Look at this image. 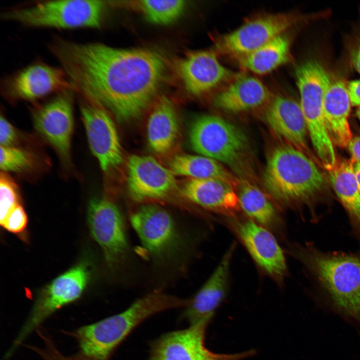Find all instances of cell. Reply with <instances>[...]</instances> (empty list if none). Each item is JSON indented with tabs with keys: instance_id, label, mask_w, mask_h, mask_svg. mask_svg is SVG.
Instances as JSON below:
<instances>
[{
	"instance_id": "1",
	"label": "cell",
	"mask_w": 360,
	"mask_h": 360,
	"mask_svg": "<svg viewBox=\"0 0 360 360\" xmlns=\"http://www.w3.org/2000/svg\"><path fill=\"white\" fill-rule=\"evenodd\" d=\"M49 49L81 98L121 121L140 116L152 102L167 72L164 58L146 48L124 49L56 37Z\"/></svg>"
},
{
	"instance_id": "2",
	"label": "cell",
	"mask_w": 360,
	"mask_h": 360,
	"mask_svg": "<svg viewBox=\"0 0 360 360\" xmlns=\"http://www.w3.org/2000/svg\"><path fill=\"white\" fill-rule=\"evenodd\" d=\"M288 251L312 280L317 300L360 330V250L324 252L307 242Z\"/></svg>"
},
{
	"instance_id": "3",
	"label": "cell",
	"mask_w": 360,
	"mask_h": 360,
	"mask_svg": "<svg viewBox=\"0 0 360 360\" xmlns=\"http://www.w3.org/2000/svg\"><path fill=\"white\" fill-rule=\"evenodd\" d=\"M189 302L161 292L148 294L124 312L78 329L75 336L81 354L90 360H108L118 346L145 320L164 310L186 306Z\"/></svg>"
},
{
	"instance_id": "4",
	"label": "cell",
	"mask_w": 360,
	"mask_h": 360,
	"mask_svg": "<svg viewBox=\"0 0 360 360\" xmlns=\"http://www.w3.org/2000/svg\"><path fill=\"white\" fill-rule=\"evenodd\" d=\"M263 177L269 194L287 205L308 202L326 186L314 162L290 144L278 146L270 152Z\"/></svg>"
},
{
	"instance_id": "5",
	"label": "cell",
	"mask_w": 360,
	"mask_h": 360,
	"mask_svg": "<svg viewBox=\"0 0 360 360\" xmlns=\"http://www.w3.org/2000/svg\"><path fill=\"white\" fill-rule=\"evenodd\" d=\"M106 8L102 0H46L9 8L2 17L32 28H98L102 24Z\"/></svg>"
},
{
	"instance_id": "6",
	"label": "cell",
	"mask_w": 360,
	"mask_h": 360,
	"mask_svg": "<svg viewBox=\"0 0 360 360\" xmlns=\"http://www.w3.org/2000/svg\"><path fill=\"white\" fill-rule=\"evenodd\" d=\"M189 138L198 154L226 164L238 174H249L248 139L238 127L215 115L196 118L191 126Z\"/></svg>"
},
{
	"instance_id": "7",
	"label": "cell",
	"mask_w": 360,
	"mask_h": 360,
	"mask_svg": "<svg viewBox=\"0 0 360 360\" xmlns=\"http://www.w3.org/2000/svg\"><path fill=\"white\" fill-rule=\"evenodd\" d=\"M130 220L152 259L158 264L175 260L184 241L174 218L163 208L145 204L134 211Z\"/></svg>"
},
{
	"instance_id": "8",
	"label": "cell",
	"mask_w": 360,
	"mask_h": 360,
	"mask_svg": "<svg viewBox=\"0 0 360 360\" xmlns=\"http://www.w3.org/2000/svg\"><path fill=\"white\" fill-rule=\"evenodd\" d=\"M90 278L88 264L82 262L58 276L42 288L6 356H10L54 312L78 299L85 290Z\"/></svg>"
},
{
	"instance_id": "9",
	"label": "cell",
	"mask_w": 360,
	"mask_h": 360,
	"mask_svg": "<svg viewBox=\"0 0 360 360\" xmlns=\"http://www.w3.org/2000/svg\"><path fill=\"white\" fill-rule=\"evenodd\" d=\"M88 226L100 247L111 270L124 268L130 258V246L122 214L116 204L106 198H96L88 210Z\"/></svg>"
},
{
	"instance_id": "10",
	"label": "cell",
	"mask_w": 360,
	"mask_h": 360,
	"mask_svg": "<svg viewBox=\"0 0 360 360\" xmlns=\"http://www.w3.org/2000/svg\"><path fill=\"white\" fill-rule=\"evenodd\" d=\"M212 317L190 324L185 329L166 333L152 344L146 360H242L253 356L254 350L234 354H218L205 345L207 327Z\"/></svg>"
},
{
	"instance_id": "11",
	"label": "cell",
	"mask_w": 360,
	"mask_h": 360,
	"mask_svg": "<svg viewBox=\"0 0 360 360\" xmlns=\"http://www.w3.org/2000/svg\"><path fill=\"white\" fill-rule=\"evenodd\" d=\"M299 102L312 142L320 145L329 140L326 126L323 102L325 93L332 80L319 61L306 60L296 69Z\"/></svg>"
},
{
	"instance_id": "12",
	"label": "cell",
	"mask_w": 360,
	"mask_h": 360,
	"mask_svg": "<svg viewBox=\"0 0 360 360\" xmlns=\"http://www.w3.org/2000/svg\"><path fill=\"white\" fill-rule=\"evenodd\" d=\"M126 170L128 192L134 200L144 204L176 200V176L154 158L132 154Z\"/></svg>"
},
{
	"instance_id": "13",
	"label": "cell",
	"mask_w": 360,
	"mask_h": 360,
	"mask_svg": "<svg viewBox=\"0 0 360 360\" xmlns=\"http://www.w3.org/2000/svg\"><path fill=\"white\" fill-rule=\"evenodd\" d=\"M300 18L292 13L261 16L247 21L218 38L216 46L221 54L235 58L248 54L284 34Z\"/></svg>"
},
{
	"instance_id": "14",
	"label": "cell",
	"mask_w": 360,
	"mask_h": 360,
	"mask_svg": "<svg viewBox=\"0 0 360 360\" xmlns=\"http://www.w3.org/2000/svg\"><path fill=\"white\" fill-rule=\"evenodd\" d=\"M224 221L260 270L282 285L288 267L284 252L272 232L249 218L236 216L226 217Z\"/></svg>"
},
{
	"instance_id": "15",
	"label": "cell",
	"mask_w": 360,
	"mask_h": 360,
	"mask_svg": "<svg viewBox=\"0 0 360 360\" xmlns=\"http://www.w3.org/2000/svg\"><path fill=\"white\" fill-rule=\"evenodd\" d=\"M73 90L58 94L33 112L34 128L56 150L65 166L71 164L74 130Z\"/></svg>"
},
{
	"instance_id": "16",
	"label": "cell",
	"mask_w": 360,
	"mask_h": 360,
	"mask_svg": "<svg viewBox=\"0 0 360 360\" xmlns=\"http://www.w3.org/2000/svg\"><path fill=\"white\" fill-rule=\"evenodd\" d=\"M68 90L74 89L62 68L40 61L8 76L1 84L4 96L10 102L34 101Z\"/></svg>"
},
{
	"instance_id": "17",
	"label": "cell",
	"mask_w": 360,
	"mask_h": 360,
	"mask_svg": "<svg viewBox=\"0 0 360 360\" xmlns=\"http://www.w3.org/2000/svg\"><path fill=\"white\" fill-rule=\"evenodd\" d=\"M80 113L92 152L102 170L109 174L123 162V154L114 123L102 107L81 98Z\"/></svg>"
},
{
	"instance_id": "18",
	"label": "cell",
	"mask_w": 360,
	"mask_h": 360,
	"mask_svg": "<svg viewBox=\"0 0 360 360\" xmlns=\"http://www.w3.org/2000/svg\"><path fill=\"white\" fill-rule=\"evenodd\" d=\"M176 68L186 90L196 96L212 90L231 75L216 54L209 50L188 53L178 61Z\"/></svg>"
},
{
	"instance_id": "19",
	"label": "cell",
	"mask_w": 360,
	"mask_h": 360,
	"mask_svg": "<svg viewBox=\"0 0 360 360\" xmlns=\"http://www.w3.org/2000/svg\"><path fill=\"white\" fill-rule=\"evenodd\" d=\"M236 249L232 243L218 264L194 296L190 299L183 316L190 324L208 317H213L225 300L230 285V264Z\"/></svg>"
},
{
	"instance_id": "20",
	"label": "cell",
	"mask_w": 360,
	"mask_h": 360,
	"mask_svg": "<svg viewBox=\"0 0 360 360\" xmlns=\"http://www.w3.org/2000/svg\"><path fill=\"white\" fill-rule=\"evenodd\" d=\"M266 104L264 118L272 130L301 151L306 150L308 132L300 104L290 97L276 96Z\"/></svg>"
},
{
	"instance_id": "21",
	"label": "cell",
	"mask_w": 360,
	"mask_h": 360,
	"mask_svg": "<svg viewBox=\"0 0 360 360\" xmlns=\"http://www.w3.org/2000/svg\"><path fill=\"white\" fill-rule=\"evenodd\" d=\"M233 187L219 178L189 179L183 184L180 193L189 202L226 217H234L240 206Z\"/></svg>"
},
{
	"instance_id": "22",
	"label": "cell",
	"mask_w": 360,
	"mask_h": 360,
	"mask_svg": "<svg viewBox=\"0 0 360 360\" xmlns=\"http://www.w3.org/2000/svg\"><path fill=\"white\" fill-rule=\"evenodd\" d=\"M350 104L344 82L340 79H332L324 99V118L332 142L342 148L348 146L352 139L348 122Z\"/></svg>"
},
{
	"instance_id": "23",
	"label": "cell",
	"mask_w": 360,
	"mask_h": 360,
	"mask_svg": "<svg viewBox=\"0 0 360 360\" xmlns=\"http://www.w3.org/2000/svg\"><path fill=\"white\" fill-rule=\"evenodd\" d=\"M271 98L268 88L258 79L242 76L218 92L214 99V104L226 112H240L266 104Z\"/></svg>"
},
{
	"instance_id": "24",
	"label": "cell",
	"mask_w": 360,
	"mask_h": 360,
	"mask_svg": "<svg viewBox=\"0 0 360 360\" xmlns=\"http://www.w3.org/2000/svg\"><path fill=\"white\" fill-rule=\"evenodd\" d=\"M179 124L172 102L166 98H161L153 107L146 124L148 146L158 154L169 152L178 136Z\"/></svg>"
},
{
	"instance_id": "25",
	"label": "cell",
	"mask_w": 360,
	"mask_h": 360,
	"mask_svg": "<svg viewBox=\"0 0 360 360\" xmlns=\"http://www.w3.org/2000/svg\"><path fill=\"white\" fill-rule=\"evenodd\" d=\"M354 162L352 159L336 162L328 170L333 189L347 213L352 233L360 246V192Z\"/></svg>"
},
{
	"instance_id": "26",
	"label": "cell",
	"mask_w": 360,
	"mask_h": 360,
	"mask_svg": "<svg viewBox=\"0 0 360 360\" xmlns=\"http://www.w3.org/2000/svg\"><path fill=\"white\" fill-rule=\"evenodd\" d=\"M238 186L240 208L248 218L272 232L282 234L283 220L264 192L246 181L240 182Z\"/></svg>"
},
{
	"instance_id": "27",
	"label": "cell",
	"mask_w": 360,
	"mask_h": 360,
	"mask_svg": "<svg viewBox=\"0 0 360 360\" xmlns=\"http://www.w3.org/2000/svg\"><path fill=\"white\" fill-rule=\"evenodd\" d=\"M290 48V40L283 34L254 51L236 58L242 68L256 74H264L288 61Z\"/></svg>"
},
{
	"instance_id": "28",
	"label": "cell",
	"mask_w": 360,
	"mask_h": 360,
	"mask_svg": "<svg viewBox=\"0 0 360 360\" xmlns=\"http://www.w3.org/2000/svg\"><path fill=\"white\" fill-rule=\"evenodd\" d=\"M170 169L176 176L189 179L219 178L234 186L239 184L220 162L200 154H176L170 161Z\"/></svg>"
},
{
	"instance_id": "29",
	"label": "cell",
	"mask_w": 360,
	"mask_h": 360,
	"mask_svg": "<svg viewBox=\"0 0 360 360\" xmlns=\"http://www.w3.org/2000/svg\"><path fill=\"white\" fill-rule=\"evenodd\" d=\"M38 166L36 156L20 146H0V168L2 172L18 174L32 172Z\"/></svg>"
},
{
	"instance_id": "30",
	"label": "cell",
	"mask_w": 360,
	"mask_h": 360,
	"mask_svg": "<svg viewBox=\"0 0 360 360\" xmlns=\"http://www.w3.org/2000/svg\"><path fill=\"white\" fill-rule=\"evenodd\" d=\"M185 4L182 0L140 2V7L146 19L159 24H168L176 20L183 12Z\"/></svg>"
},
{
	"instance_id": "31",
	"label": "cell",
	"mask_w": 360,
	"mask_h": 360,
	"mask_svg": "<svg viewBox=\"0 0 360 360\" xmlns=\"http://www.w3.org/2000/svg\"><path fill=\"white\" fill-rule=\"evenodd\" d=\"M19 188L7 172L0 174V225L18 205L20 204Z\"/></svg>"
},
{
	"instance_id": "32",
	"label": "cell",
	"mask_w": 360,
	"mask_h": 360,
	"mask_svg": "<svg viewBox=\"0 0 360 360\" xmlns=\"http://www.w3.org/2000/svg\"><path fill=\"white\" fill-rule=\"evenodd\" d=\"M28 220L24 208L19 204L10 212L1 226L8 231L21 236L25 232Z\"/></svg>"
},
{
	"instance_id": "33",
	"label": "cell",
	"mask_w": 360,
	"mask_h": 360,
	"mask_svg": "<svg viewBox=\"0 0 360 360\" xmlns=\"http://www.w3.org/2000/svg\"><path fill=\"white\" fill-rule=\"evenodd\" d=\"M20 140V133L2 114L0 118V146H18Z\"/></svg>"
},
{
	"instance_id": "34",
	"label": "cell",
	"mask_w": 360,
	"mask_h": 360,
	"mask_svg": "<svg viewBox=\"0 0 360 360\" xmlns=\"http://www.w3.org/2000/svg\"><path fill=\"white\" fill-rule=\"evenodd\" d=\"M351 104L360 106V80L351 81L347 86Z\"/></svg>"
},
{
	"instance_id": "35",
	"label": "cell",
	"mask_w": 360,
	"mask_h": 360,
	"mask_svg": "<svg viewBox=\"0 0 360 360\" xmlns=\"http://www.w3.org/2000/svg\"><path fill=\"white\" fill-rule=\"evenodd\" d=\"M350 58L352 66L360 74V36L352 48Z\"/></svg>"
},
{
	"instance_id": "36",
	"label": "cell",
	"mask_w": 360,
	"mask_h": 360,
	"mask_svg": "<svg viewBox=\"0 0 360 360\" xmlns=\"http://www.w3.org/2000/svg\"><path fill=\"white\" fill-rule=\"evenodd\" d=\"M348 148L352 160L354 162L360 163V135L352 139Z\"/></svg>"
},
{
	"instance_id": "37",
	"label": "cell",
	"mask_w": 360,
	"mask_h": 360,
	"mask_svg": "<svg viewBox=\"0 0 360 360\" xmlns=\"http://www.w3.org/2000/svg\"><path fill=\"white\" fill-rule=\"evenodd\" d=\"M354 170L358 190L360 192V163L354 162Z\"/></svg>"
},
{
	"instance_id": "38",
	"label": "cell",
	"mask_w": 360,
	"mask_h": 360,
	"mask_svg": "<svg viewBox=\"0 0 360 360\" xmlns=\"http://www.w3.org/2000/svg\"><path fill=\"white\" fill-rule=\"evenodd\" d=\"M357 116L360 121V108H358V110L357 111Z\"/></svg>"
}]
</instances>
